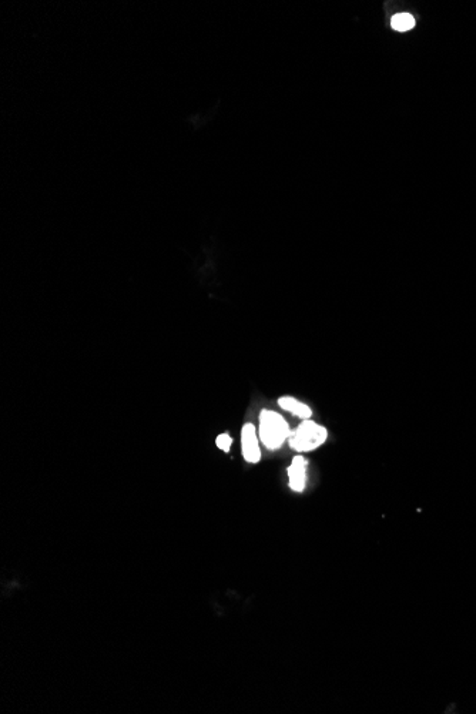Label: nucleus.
<instances>
[{
	"instance_id": "nucleus-1",
	"label": "nucleus",
	"mask_w": 476,
	"mask_h": 714,
	"mask_svg": "<svg viewBox=\"0 0 476 714\" xmlns=\"http://www.w3.org/2000/svg\"><path fill=\"white\" fill-rule=\"evenodd\" d=\"M291 431L285 418L275 411L264 409L260 415L258 438L270 451H277L284 442L290 439Z\"/></svg>"
},
{
	"instance_id": "nucleus-2",
	"label": "nucleus",
	"mask_w": 476,
	"mask_h": 714,
	"mask_svg": "<svg viewBox=\"0 0 476 714\" xmlns=\"http://www.w3.org/2000/svg\"><path fill=\"white\" fill-rule=\"evenodd\" d=\"M328 438V431L322 425L306 420L290 436V447L297 452H311L319 448Z\"/></svg>"
},
{
	"instance_id": "nucleus-3",
	"label": "nucleus",
	"mask_w": 476,
	"mask_h": 714,
	"mask_svg": "<svg viewBox=\"0 0 476 714\" xmlns=\"http://www.w3.org/2000/svg\"><path fill=\"white\" fill-rule=\"evenodd\" d=\"M241 451L248 463H258L261 459L258 432L253 424H245L241 431Z\"/></svg>"
},
{
	"instance_id": "nucleus-4",
	"label": "nucleus",
	"mask_w": 476,
	"mask_h": 714,
	"mask_svg": "<svg viewBox=\"0 0 476 714\" xmlns=\"http://www.w3.org/2000/svg\"><path fill=\"white\" fill-rule=\"evenodd\" d=\"M307 465L308 463H307L306 458L298 455L292 459L291 465L288 466L290 488L294 492H298V494H301L307 485Z\"/></svg>"
},
{
	"instance_id": "nucleus-5",
	"label": "nucleus",
	"mask_w": 476,
	"mask_h": 714,
	"mask_svg": "<svg viewBox=\"0 0 476 714\" xmlns=\"http://www.w3.org/2000/svg\"><path fill=\"white\" fill-rule=\"evenodd\" d=\"M279 405H280L284 411L291 412V413H294L295 416L301 418L303 421L310 420L311 415H312V411H311V408H310L307 404H304V402H301V401H298V400H297V398H294V397H283V398H280V400H279Z\"/></svg>"
},
{
	"instance_id": "nucleus-6",
	"label": "nucleus",
	"mask_w": 476,
	"mask_h": 714,
	"mask_svg": "<svg viewBox=\"0 0 476 714\" xmlns=\"http://www.w3.org/2000/svg\"><path fill=\"white\" fill-rule=\"evenodd\" d=\"M416 20L411 13H398L391 20V28L396 32H409L415 28Z\"/></svg>"
},
{
	"instance_id": "nucleus-7",
	"label": "nucleus",
	"mask_w": 476,
	"mask_h": 714,
	"mask_svg": "<svg viewBox=\"0 0 476 714\" xmlns=\"http://www.w3.org/2000/svg\"><path fill=\"white\" fill-rule=\"evenodd\" d=\"M215 445L222 451V452H229L231 445H233V438L229 435V434H221L217 436L215 439Z\"/></svg>"
}]
</instances>
